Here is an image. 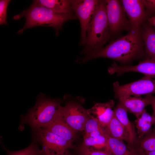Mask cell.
Here are the masks:
<instances>
[{
	"mask_svg": "<svg viewBox=\"0 0 155 155\" xmlns=\"http://www.w3.org/2000/svg\"><path fill=\"white\" fill-rule=\"evenodd\" d=\"M144 45L140 27L132 28L125 36L112 41L105 47L85 56L78 62L84 63L99 57L109 58L121 62L128 61L143 54Z\"/></svg>",
	"mask_w": 155,
	"mask_h": 155,
	"instance_id": "6da1fadb",
	"label": "cell"
},
{
	"mask_svg": "<svg viewBox=\"0 0 155 155\" xmlns=\"http://www.w3.org/2000/svg\"><path fill=\"white\" fill-rule=\"evenodd\" d=\"M23 17L25 18V23L24 26L18 30V34L22 33L28 28L42 26L53 27L56 30V35L62 29L64 23L77 17L72 13L66 14L56 13L41 4L38 0L33 1L29 8L15 16L13 18L17 20Z\"/></svg>",
	"mask_w": 155,
	"mask_h": 155,
	"instance_id": "7a4b0ae2",
	"label": "cell"
},
{
	"mask_svg": "<svg viewBox=\"0 0 155 155\" xmlns=\"http://www.w3.org/2000/svg\"><path fill=\"white\" fill-rule=\"evenodd\" d=\"M110 36L104 1L99 0L87 28L86 43L82 53L86 56L101 49Z\"/></svg>",
	"mask_w": 155,
	"mask_h": 155,
	"instance_id": "3957f363",
	"label": "cell"
},
{
	"mask_svg": "<svg viewBox=\"0 0 155 155\" xmlns=\"http://www.w3.org/2000/svg\"><path fill=\"white\" fill-rule=\"evenodd\" d=\"M61 106L59 100L47 98L41 94L35 105L24 117L23 121L34 130L45 127L59 119Z\"/></svg>",
	"mask_w": 155,
	"mask_h": 155,
	"instance_id": "277c9868",
	"label": "cell"
},
{
	"mask_svg": "<svg viewBox=\"0 0 155 155\" xmlns=\"http://www.w3.org/2000/svg\"><path fill=\"white\" fill-rule=\"evenodd\" d=\"M34 130L42 146V155L62 154L69 148L73 147V142L68 141L51 132L42 128Z\"/></svg>",
	"mask_w": 155,
	"mask_h": 155,
	"instance_id": "5b68a950",
	"label": "cell"
},
{
	"mask_svg": "<svg viewBox=\"0 0 155 155\" xmlns=\"http://www.w3.org/2000/svg\"><path fill=\"white\" fill-rule=\"evenodd\" d=\"M113 85L115 98L131 95L140 96L143 94L155 93V80L146 75L138 80L128 84L121 85L116 82Z\"/></svg>",
	"mask_w": 155,
	"mask_h": 155,
	"instance_id": "8992f818",
	"label": "cell"
},
{
	"mask_svg": "<svg viewBox=\"0 0 155 155\" xmlns=\"http://www.w3.org/2000/svg\"><path fill=\"white\" fill-rule=\"evenodd\" d=\"M104 2L111 35L116 34L122 30H130L131 25L126 18L120 1L107 0Z\"/></svg>",
	"mask_w": 155,
	"mask_h": 155,
	"instance_id": "52a82bcc",
	"label": "cell"
},
{
	"mask_svg": "<svg viewBox=\"0 0 155 155\" xmlns=\"http://www.w3.org/2000/svg\"><path fill=\"white\" fill-rule=\"evenodd\" d=\"M90 117L87 110L75 102H69L60 108V118L76 132L83 131Z\"/></svg>",
	"mask_w": 155,
	"mask_h": 155,
	"instance_id": "ba28073f",
	"label": "cell"
},
{
	"mask_svg": "<svg viewBox=\"0 0 155 155\" xmlns=\"http://www.w3.org/2000/svg\"><path fill=\"white\" fill-rule=\"evenodd\" d=\"M72 10L79 19L81 26L80 44L85 45L88 26L94 15L99 0H71Z\"/></svg>",
	"mask_w": 155,
	"mask_h": 155,
	"instance_id": "9c48e42d",
	"label": "cell"
},
{
	"mask_svg": "<svg viewBox=\"0 0 155 155\" xmlns=\"http://www.w3.org/2000/svg\"><path fill=\"white\" fill-rule=\"evenodd\" d=\"M109 73H116L119 76L129 72H137L143 73L145 75L155 78V57L146 59L136 65L121 67L114 62L108 69Z\"/></svg>",
	"mask_w": 155,
	"mask_h": 155,
	"instance_id": "30bf717a",
	"label": "cell"
},
{
	"mask_svg": "<svg viewBox=\"0 0 155 155\" xmlns=\"http://www.w3.org/2000/svg\"><path fill=\"white\" fill-rule=\"evenodd\" d=\"M121 2L129 17L131 28L140 27L146 14L142 1L123 0Z\"/></svg>",
	"mask_w": 155,
	"mask_h": 155,
	"instance_id": "8fae6325",
	"label": "cell"
},
{
	"mask_svg": "<svg viewBox=\"0 0 155 155\" xmlns=\"http://www.w3.org/2000/svg\"><path fill=\"white\" fill-rule=\"evenodd\" d=\"M114 105V102L112 100L105 103H97L87 110V113L90 118L97 121L101 127L105 129L114 114V110L112 109Z\"/></svg>",
	"mask_w": 155,
	"mask_h": 155,
	"instance_id": "7c38bea8",
	"label": "cell"
},
{
	"mask_svg": "<svg viewBox=\"0 0 155 155\" xmlns=\"http://www.w3.org/2000/svg\"><path fill=\"white\" fill-rule=\"evenodd\" d=\"M119 99V103L127 111L137 117L147 106L150 104L148 98H143L140 96H131L121 97Z\"/></svg>",
	"mask_w": 155,
	"mask_h": 155,
	"instance_id": "4fadbf2b",
	"label": "cell"
},
{
	"mask_svg": "<svg viewBox=\"0 0 155 155\" xmlns=\"http://www.w3.org/2000/svg\"><path fill=\"white\" fill-rule=\"evenodd\" d=\"M114 110L116 117L129 136V143L127 145L131 148L138 138L134 123L129 121L127 115V111L119 103Z\"/></svg>",
	"mask_w": 155,
	"mask_h": 155,
	"instance_id": "5bb4252c",
	"label": "cell"
},
{
	"mask_svg": "<svg viewBox=\"0 0 155 155\" xmlns=\"http://www.w3.org/2000/svg\"><path fill=\"white\" fill-rule=\"evenodd\" d=\"M42 128L72 142L77 137L76 132L60 119L57 120L50 125Z\"/></svg>",
	"mask_w": 155,
	"mask_h": 155,
	"instance_id": "9a60e30c",
	"label": "cell"
},
{
	"mask_svg": "<svg viewBox=\"0 0 155 155\" xmlns=\"http://www.w3.org/2000/svg\"><path fill=\"white\" fill-rule=\"evenodd\" d=\"M107 149L113 155H145L126 145L124 141L111 137L108 134Z\"/></svg>",
	"mask_w": 155,
	"mask_h": 155,
	"instance_id": "2e32d148",
	"label": "cell"
},
{
	"mask_svg": "<svg viewBox=\"0 0 155 155\" xmlns=\"http://www.w3.org/2000/svg\"><path fill=\"white\" fill-rule=\"evenodd\" d=\"M137 118L134 124L137 129L138 138H140L152 129V127L154 124L155 119L154 116L150 115L145 109Z\"/></svg>",
	"mask_w": 155,
	"mask_h": 155,
	"instance_id": "e0dca14e",
	"label": "cell"
},
{
	"mask_svg": "<svg viewBox=\"0 0 155 155\" xmlns=\"http://www.w3.org/2000/svg\"><path fill=\"white\" fill-rule=\"evenodd\" d=\"M146 59L155 57V30L151 24L146 25L142 31Z\"/></svg>",
	"mask_w": 155,
	"mask_h": 155,
	"instance_id": "ac0fdd59",
	"label": "cell"
},
{
	"mask_svg": "<svg viewBox=\"0 0 155 155\" xmlns=\"http://www.w3.org/2000/svg\"><path fill=\"white\" fill-rule=\"evenodd\" d=\"M105 129L111 137L121 141H125L127 144H129V136L115 113Z\"/></svg>",
	"mask_w": 155,
	"mask_h": 155,
	"instance_id": "d6986e66",
	"label": "cell"
},
{
	"mask_svg": "<svg viewBox=\"0 0 155 155\" xmlns=\"http://www.w3.org/2000/svg\"><path fill=\"white\" fill-rule=\"evenodd\" d=\"M141 153L155 150V131L152 129L141 138H138L131 148Z\"/></svg>",
	"mask_w": 155,
	"mask_h": 155,
	"instance_id": "ffe728a7",
	"label": "cell"
},
{
	"mask_svg": "<svg viewBox=\"0 0 155 155\" xmlns=\"http://www.w3.org/2000/svg\"><path fill=\"white\" fill-rule=\"evenodd\" d=\"M38 2L53 12L59 14L71 13L72 9L71 0H38Z\"/></svg>",
	"mask_w": 155,
	"mask_h": 155,
	"instance_id": "44dd1931",
	"label": "cell"
},
{
	"mask_svg": "<svg viewBox=\"0 0 155 155\" xmlns=\"http://www.w3.org/2000/svg\"><path fill=\"white\" fill-rule=\"evenodd\" d=\"M108 134L106 133L94 137H84L82 146L99 150L105 148L107 150Z\"/></svg>",
	"mask_w": 155,
	"mask_h": 155,
	"instance_id": "7402d4cb",
	"label": "cell"
},
{
	"mask_svg": "<svg viewBox=\"0 0 155 155\" xmlns=\"http://www.w3.org/2000/svg\"><path fill=\"white\" fill-rule=\"evenodd\" d=\"M83 131L84 137H94L106 133L105 129L101 127L97 121L90 117L87 121Z\"/></svg>",
	"mask_w": 155,
	"mask_h": 155,
	"instance_id": "603a6c76",
	"label": "cell"
},
{
	"mask_svg": "<svg viewBox=\"0 0 155 155\" xmlns=\"http://www.w3.org/2000/svg\"><path fill=\"white\" fill-rule=\"evenodd\" d=\"M7 155H42V150L34 142L28 147L18 151H11L5 148Z\"/></svg>",
	"mask_w": 155,
	"mask_h": 155,
	"instance_id": "cb8c5ba5",
	"label": "cell"
},
{
	"mask_svg": "<svg viewBox=\"0 0 155 155\" xmlns=\"http://www.w3.org/2000/svg\"><path fill=\"white\" fill-rule=\"evenodd\" d=\"M79 155H113L109 151L101 150L81 146L78 149Z\"/></svg>",
	"mask_w": 155,
	"mask_h": 155,
	"instance_id": "d4e9b609",
	"label": "cell"
},
{
	"mask_svg": "<svg viewBox=\"0 0 155 155\" xmlns=\"http://www.w3.org/2000/svg\"><path fill=\"white\" fill-rule=\"evenodd\" d=\"M10 0H1L0 1V24H6L7 9Z\"/></svg>",
	"mask_w": 155,
	"mask_h": 155,
	"instance_id": "484cf974",
	"label": "cell"
},
{
	"mask_svg": "<svg viewBox=\"0 0 155 155\" xmlns=\"http://www.w3.org/2000/svg\"><path fill=\"white\" fill-rule=\"evenodd\" d=\"M144 7L148 11H155V0H142Z\"/></svg>",
	"mask_w": 155,
	"mask_h": 155,
	"instance_id": "4316f807",
	"label": "cell"
},
{
	"mask_svg": "<svg viewBox=\"0 0 155 155\" xmlns=\"http://www.w3.org/2000/svg\"><path fill=\"white\" fill-rule=\"evenodd\" d=\"M146 97L149 100L150 104H151L152 110V115L154 116L155 119V96H152V94H148L146 95ZM154 127L152 130L155 131V121L154 124Z\"/></svg>",
	"mask_w": 155,
	"mask_h": 155,
	"instance_id": "83f0119b",
	"label": "cell"
},
{
	"mask_svg": "<svg viewBox=\"0 0 155 155\" xmlns=\"http://www.w3.org/2000/svg\"><path fill=\"white\" fill-rule=\"evenodd\" d=\"M148 20L150 24L155 28V16L149 18L148 19Z\"/></svg>",
	"mask_w": 155,
	"mask_h": 155,
	"instance_id": "f1b7e54d",
	"label": "cell"
},
{
	"mask_svg": "<svg viewBox=\"0 0 155 155\" xmlns=\"http://www.w3.org/2000/svg\"><path fill=\"white\" fill-rule=\"evenodd\" d=\"M145 155H155V150L150 152H144Z\"/></svg>",
	"mask_w": 155,
	"mask_h": 155,
	"instance_id": "f546056e",
	"label": "cell"
},
{
	"mask_svg": "<svg viewBox=\"0 0 155 155\" xmlns=\"http://www.w3.org/2000/svg\"><path fill=\"white\" fill-rule=\"evenodd\" d=\"M60 155H71L68 152V150H67L63 154Z\"/></svg>",
	"mask_w": 155,
	"mask_h": 155,
	"instance_id": "4dcf8cb0",
	"label": "cell"
}]
</instances>
